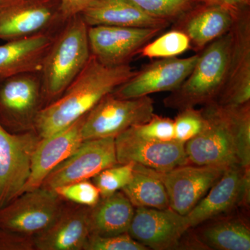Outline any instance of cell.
<instances>
[{
	"label": "cell",
	"instance_id": "34",
	"mask_svg": "<svg viewBox=\"0 0 250 250\" xmlns=\"http://www.w3.org/2000/svg\"><path fill=\"white\" fill-rule=\"evenodd\" d=\"M34 250V236L0 229V250Z\"/></svg>",
	"mask_w": 250,
	"mask_h": 250
},
{
	"label": "cell",
	"instance_id": "14",
	"mask_svg": "<svg viewBox=\"0 0 250 250\" xmlns=\"http://www.w3.org/2000/svg\"><path fill=\"white\" fill-rule=\"evenodd\" d=\"M228 167L188 164L166 172L154 171L165 187L171 209L187 215Z\"/></svg>",
	"mask_w": 250,
	"mask_h": 250
},
{
	"label": "cell",
	"instance_id": "17",
	"mask_svg": "<svg viewBox=\"0 0 250 250\" xmlns=\"http://www.w3.org/2000/svg\"><path fill=\"white\" fill-rule=\"evenodd\" d=\"M188 229L185 215L170 208L137 207L127 233L149 250H177L181 238Z\"/></svg>",
	"mask_w": 250,
	"mask_h": 250
},
{
	"label": "cell",
	"instance_id": "10",
	"mask_svg": "<svg viewBox=\"0 0 250 250\" xmlns=\"http://www.w3.org/2000/svg\"><path fill=\"white\" fill-rule=\"evenodd\" d=\"M228 75L221 93L214 103L236 106L250 103V10L235 13Z\"/></svg>",
	"mask_w": 250,
	"mask_h": 250
},
{
	"label": "cell",
	"instance_id": "13",
	"mask_svg": "<svg viewBox=\"0 0 250 250\" xmlns=\"http://www.w3.org/2000/svg\"><path fill=\"white\" fill-rule=\"evenodd\" d=\"M198 57L199 52L187 58L175 57L154 61L136 70L112 93L120 98L133 99L174 91L190 75Z\"/></svg>",
	"mask_w": 250,
	"mask_h": 250
},
{
	"label": "cell",
	"instance_id": "3",
	"mask_svg": "<svg viewBox=\"0 0 250 250\" xmlns=\"http://www.w3.org/2000/svg\"><path fill=\"white\" fill-rule=\"evenodd\" d=\"M66 22L55 36L40 73L42 97L49 103L62 95L91 55L88 26L80 15L70 18Z\"/></svg>",
	"mask_w": 250,
	"mask_h": 250
},
{
	"label": "cell",
	"instance_id": "24",
	"mask_svg": "<svg viewBox=\"0 0 250 250\" xmlns=\"http://www.w3.org/2000/svg\"><path fill=\"white\" fill-rule=\"evenodd\" d=\"M135 207L121 190L101 198L90 208L91 233L101 236L127 233L132 221Z\"/></svg>",
	"mask_w": 250,
	"mask_h": 250
},
{
	"label": "cell",
	"instance_id": "6",
	"mask_svg": "<svg viewBox=\"0 0 250 250\" xmlns=\"http://www.w3.org/2000/svg\"><path fill=\"white\" fill-rule=\"evenodd\" d=\"M63 208L62 197L41 187L22 192L0 209V229L35 236L47 229Z\"/></svg>",
	"mask_w": 250,
	"mask_h": 250
},
{
	"label": "cell",
	"instance_id": "27",
	"mask_svg": "<svg viewBox=\"0 0 250 250\" xmlns=\"http://www.w3.org/2000/svg\"><path fill=\"white\" fill-rule=\"evenodd\" d=\"M144 12L172 24L199 4L197 0H130Z\"/></svg>",
	"mask_w": 250,
	"mask_h": 250
},
{
	"label": "cell",
	"instance_id": "20",
	"mask_svg": "<svg viewBox=\"0 0 250 250\" xmlns=\"http://www.w3.org/2000/svg\"><path fill=\"white\" fill-rule=\"evenodd\" d=\"M90 207H64L50 226L34 236L36 250H83L91 230Z\"/></svg>",
	"mask_w": 250,
	"mask_h": 250
},
{
	"label": "cell",
	"instance_id": "36",
	"mask_svg": "<svg viewBox=\"0 0 250 250\" xmlns=\"http://www.w3.org/2000/svg\"><path fill=\"white\" fill-rule=\"evenodd\" d=\"M226 6L232 11H238L250 6V0H224Z\"/></svg>",
	"mask_w": 250,
	"mask_h": 250
},
{
	"label": "cell",
	"instance_id": "37",
	"mask_svg": "<svg viewBox=\"0 0 250 250\" xmlns=\"http://www.w3.org/2000/svg\"><path fill=\"white\" fill-rule=\"evenodd\" d=\"M200 3H203V4H221L225 5V1L224 0H197ZM228 7V6H227Z\"/></svg>",
	"mask_w": 250,
	"mask_h": 250
},
{
	"label": "cell",
	"instance_id": "1",
	"mask_svg": "<svg viewBox=\"0 0 250 250\" xmlns=\"http://www.w3.org/2000/svg\"><path fill=\"white\" fill-rule=\"evenodd\" d=\"M136 71L130 64L106 66L90 55L83 70L62 95L38 112L34 124L36 134L45 138L73 124Z\"/></svg>",
	"mask_w": 250,
	"mask_h": 250
},
{
	"label": "cell",
	"instance_id": "11",
	"mask_svg": "<svg viewBox=\"0 0 250 250\" xmlns=\"http://www.w3.org/2000/svg\"><path fill=\"white\" fill-rule=\"evenodd\" d=\"M163 30L158 28L116 26L88 27L90 54L106 66L126 65Z\"/></svg>",
	"mask_w": 250,
	"mask_h": 250
},
{
	"label": "cell",
	"instance_id": "32",
	"mask_svg": "<svg viewBox=\"0 0 250 250\" xmlns=\"http://www.w3.org/2000/svg\"><path fill=\"white\" fill-rule=\"evenodd\" d=\"M236 137L240 164L250 167V103L235 106Z\"/></svg>",
	"mask_w": 250,
	"mask_h": 250
},
{
	"label": "cell",
	"instance_id": "33",
	"mask_svg": "<svg viewBox=\"0 0 250 250\" xmlns=\"http://www.w3.org/2000/svg\"><path fill=\"white\" fill-rule=\"evenodd\" d=\"M147 248L125 233L116 236H101L90 233L83 250H147Z\"/></svg>",
	"mask_w": 250,
	"mask_h": 250
},
{
	"label": "cell",
	"instance_id": "4",
	"mask_svg": "<svg viewBox=\"0 0 250 250\" xmlns=\"http://www.w3.org/2000/svg\"><path fill=\"white\" fill-rule=\"evenodd\" d=\"M207 125L200 134L185 143L188 164L197 166L240 165L233 106L215 104L202 107Z\"/></svg>",
	"mask_w": 250,
	"mask_h": 250
},
{
	"label": "cell",
	"instance_id": "9",
	"mask_svg": "<svg viewBox=\"0 0 250 250\" xmlns=\"http://www.w3.org/2000/svg\"><path fill=\"white\" fill-rule=\"evenodd\" d=\"M118 164L114 138L83 141L48 174L41 187L54 190L62 186L92 179Z\"/></svg>",
	"mask_w": 250,
	"mask_h": 250
},
{
	"label": "cell",
	"instance_id": "8",
	"mask_svg": "<svg viewBox=\"0 0 250 250\" xmlns=\"http://www.w3.org/2000/svg\"><path fill=\"white\" fill-rule=\"evenodd\" d=\"M250 197V167L229 166L205 196L185 215L189 229L233 213L238 207H248Z\"/></svg>",
	"mask_w": 250,
	"mask_h": 250
},
{
	"label": "cell",
	"instance_id": "19",
	"mask_svg": "<svg viewBox=\"0 0 250 250\" xmlns=\"http://www.w3.org/2000/svg\"><path fill=\"white\" fill-rule=\"evenodd\" d=\"M83 117L65 129L41 138L33 154L30 176L22 192L41 187L48 174L80 146L83 141L81 128Z\"/></svg>",
	"mask_w": 250,
	"mask_h": 250
},
{
	"label": "cell",
	"instance_id": "22",
	"mask_svg": "<svg viewBox=\"0 0 250 250\" xmlns=\"http://www.w3.org/2000/svg\"><path fill=\"white\" fill-rule=\"evenodd\" d=\"M88 27L158 28L165 29L170 23L152 17L130 0H93L80 14Z\"/></svg>",
	"mask_w": 250,
	"mask_h": 250
},
{
	"label": "cell",
	"instance_id": "26",
	"mask_svg": "<svg viewBox=\"0 0 250 250\" xmlns=\"http://www.w3.org/2000/svg\"><path fill=\"white\" fill-rule=\"evenodd\" d=\"M190 40L182 31L172 29L155 40L146 44L140 51L141 57L171 58L190 49Z\"/></svg>",
	"mask_w": 250,
	"mask_h": 250
},
{
	"label": "cell",
	"instance_id": "35",
	"mask_svg": "<svg viewBox=\"0 0 250 250\" xmlns=\"http://www.w3.org/2000/svg\"><path fill=\"white\" fill-rule=\"evenodd\" d=\"M93 0H60V14L64 22L80 15Z\"/></svg>",
	"mask_w": 250,
	"mask_h": 250
},
{
	"label": "cell",
	"instance_id": "25",
	"mask_svg": "<svg viewBox=\"0 0 250 250\" xmlns=\"http://www.w3.org/2000/svg\"><path fill=\"white\" fill-rule=\"evenodd\" d=\"M121 191L135 208H170L164 184L156 176L155 171L145 166L135 164L132 177Z\"/></svg>",
	"mask_w": 250,
	"mask_h": 250
},
{
	"label": "cell",
	"instance_id": "5",
	"mask_svg": "<svg viewBox=\"0 0 250 250\" xmlns=\"http://www.w3.org/2000/svg\"><path fill=\"white\" fill-rule=\"evenodd\" d=\"M154 114V102L149 96L123 99L108 94L83 117L82 139H115L131 126L146 123Z\"/></svg>",
	"mask_w": 250,
	"mask_h": 250
},
{
	"label": "cell",
	"instance_id": "23",
	"mask_svg": "<svg viewBox=\"0 0 250 250\" xmlns=\"http://www.w3.org/2000/svg\"><path fill=\"white\" fill-rule=\"evenodd\" d=\"M192 229L205 250H250L249 224L232 213L207 220Z\"/></svg>",
	"mask_w": 250,
	"mask_h": 250
},
{
	"label": "cell",
	"instance_id": "29",
	"mask_svg": "<svg viewBox=\"0 0 250 250\" xmlns=\"http://www.w3.org/2000/svg\"><path fill=\"white\" fill-rule=\"evenodd\" d=\"M207 122L202 108L197 109L190 107L180 110L174 119L175 140L187 143L205 129Z\"/></svg>",
	"mask_w": 250,
	"mask_h": 250
},
{
	"label": "cell",
	"instance_id": "28",
	"mask_svg": "<svg viewBox=\"0 0 250 250\" xmlns=\"http://www.w3.org/2000/svg\"><path fill=\"white\" fill-rule=\"evenodd\" d=\"M134 163L120 164L105 169L93 177V184L98 188L101 198H105L121 190L131 179Z\"/></svg>",
	"mask_w": 250,
	"mask_h": 250
},
{
	"label": "cell",
	"instance_id": "30",
	"mask_svg": "<svg viewBox=\"0 0 250 250\" xmlns=\"http://www.w3.org/2000/svg\"><path fill=\"white\" fill-rule=\"evenodd\" d=\"M54 191L62 199L90 208L95 207L101 200L98 188L89 179L59 187Z\"/></svg>",
	"mask_w": 250,
	"mask_h": 250
},
{
	"label": "cell",
	"instance_id": "31",
	"mask_svg": "<svg viewBox=\"0 0 250 250\" xmlns=\"http://www.w3.org/2000/svg\"><path fill=\"white\" fill-rule=\"evenodd\" d=\"M132 134L155 141H171L175 140L174 120L154 113L146 123L131 126L128 129Z\"/></svg>",
	"mask_w": 250,
	"mask_h": 250
},
{
	"label": "cell",
	"instance_id": "16",
	"mask_svg": "<svg viewBox=\"0 0 250 250\" xmlns=\"http://www.w3.org/2000/svg\"><path fill=\"white\" fill-rule=\"evenodd\" d=\"M118 164L134 163L157 171L166 172L188 164L185 143L174 140L155 141L142 139L129 129L115 138Z\"/></svg>",
	"mask_w": 250,
	"mask_h": 250
},
{
	"label": "cell",
	"instance_id": "18",
	"mask_svg": "<svg viewBox=\"0 0 250 250\" xmlns=\"http://www.w3.org/2000/svg\"><path fill=\"white\" fill-rule=\"evenodd\" d=\"M235 13L225 5L199 3L176 21L172 29L187 34L190 49L198 53L231 29Z\"/></svg>",
	"mask_w": 250,
	"mask_h": 250
},
{
	"label": "cell",
	"instance_id": "7",
	"mask_svg": "<svg viewBox=\"0 0 250 250\" xmlns=\"http://www.w3.org/2000/svg\"><path fill=\"white\" fill-rule=\"evenodd\" d=\"M41 139L32 131L13 134L0 123V209L22 193Z\"/></svg>",
	"mask_w": 250,
	"mask_h": 250
},
{
	"label": "cell",
	"instance_id": "15",
	"mask_svg": "<svg viewBox=\"0 0 250 250\" xmlns=\"http://www.w3.org/2000/svg\"><path fill=\"white\" fill-rule=\"evenodd\" d=\"M40 73H24L0 82V123L5 129L34 127L42 98Z\"/></svg>",
	"mask_w": 250,
	"mask_h": 250
},
{
	"label": "cell",
	"instance_id": "2",
	"mask_svg": "<svg viewBox=\"0 0 250 250\" xmlns=\"http://www.w3.org/2000/svg\"><path fill=\"white\" fill-rule=\"evenodd\" d=\"M231 29L206 46L190 75L164 100L166 107L180 110L214 103L223 90L231 54Z\"/></svg>",
	"mask_w": 250,
	"mask_h": 250
},
{
	"label": "cell",
	"instance_id": "12",
	"mask_svg": "<svg viewBox=\"0 0 250 250\" xmlns=\"http://www.w3.org/2000/svg\"><path fill=\"white\" fill-rule=\"evenodd\" d=\"M60 0H0V39L14 40L65 22Z\"/></svg>",
	"mask_w": 250,
	"mask_h": 250
},
{
	"label": "cell",
	"instance_id": "21",
	"mask_svg": "<svg viewBox=\"0 0 250 250\" xmlns=\"http://www.w3.org/2000/svg\"><path fill=\"white\" fill-rule=\"evenodd\" d=\"M55 36L49 31L0 45V82L24 73H41Z\"/></svg>",
	"mask_w": 250,
	"mask_h": 250
}]
</instances>
